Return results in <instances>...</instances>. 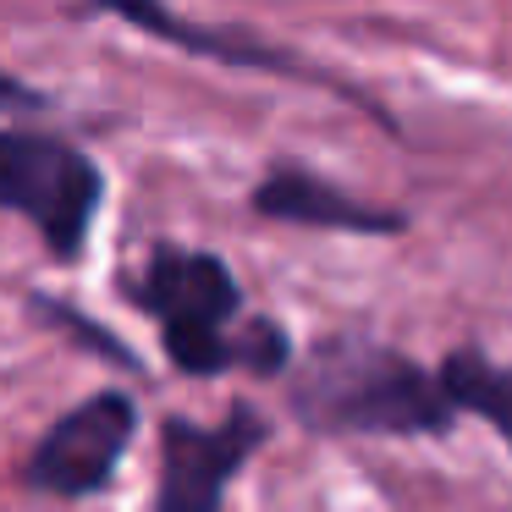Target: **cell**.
Listing matches in <instances>:
<instances>
[{
	"label": "cell",
	"instance_id": "obj_1",
	"mask_svg": "<svg viewBox=\"0 0 512 512\" xmlns=\"http://www.w3.org/2000/svg\"><path fill=\"white\" fill-rule=\"evenodd\" d=\"M287 413L325 441H441L463 419L430 364L369 331L314 336L287 369Z\"/></svg>",
	"mask_w": 512,
	"mask_h": 512
},
{
	"label": "cell",
	"instance_id": "obj_2",
	"mask_svg": "<svg viewBox=\"0 0 512 512\" xmlns=\"http://www.w3.org/2000/svg\"><path fill=\"white\" fill-rule=\"evenodd\" d=\"M127 298L160 325L171 369L193 380L237 375V320L243 281L215 248H188L177 237H155L144 248L138 276H127Z\"/></svg>",
	"mask_w": 512,
	"mask_h": 512
},
{
	"label": "cell",
	"instance_id": "obj_3",
	"mask_svg": "<svg viewBox=\"0 0 512 512\" xmlns=\"http://www.w3.org/2000/svg\"><path fill=\"white\" fill-rule=\"evenodd\" d=\"M105 210V166L61 133L0 127V215L39 232L56 265H78Z\"/></svg>",
	"mask_w": 512,
	"mask_h": 512
},
{
	"label": "cell",
	"instance_id": "obj_4",
	"mask_svg": "<svg viewBox=\"0 0 512 512\" xmlns=\"http://www.w3.org/2000/svg\"><path fill=\"white\" fill-rule=\"evenodd\" d=\"M83 12L116 17V23H127L133 34L155 39V45H171V50H182V56L221 61V67H237V72H265V78H281V83L325 89V94H336V100H347L353 111H364L375 127H386V133L402 138V122L386 111V105L369 100L364 89H353L347 78L314 67V61L298 56V50H281V45H270V39H259L254 28H243V23H204V17L177 12L171 0H83Z\"/></svg>",
	"mask_w": 512,
	"mask_h": 512
},
{
	"label": "cell",
	"instance_id": "obj_5",
	"mask_svg": "<svg viewBox=\"0 0 512 512\" xmlns=\"http://www.w3.org/2000/svg\"><path fill=\"white\" fill-rule=\"evenodd\" d=\"M138 441V402L133 391L105 386L89 391L83 402H72L67 413L45 424L34 446L23 457V485L34 496L56 501H89L105 496L122 474V457Z\"/></svg>",
	"mask_w": 512,
	"mask_h": 512
},
{
	"label": "cell",
	"instance_id": "obj_6",
	"mask_svg": "<svg viewBox=\"0 0 512 512\" xmlns=\"http://www.w3.org/2000/svg\"><path fill=\"white\" fill-rule=\"evenodd\" d=\"M276 424L254 402H232L226 419L199 424L188 413L160 419V468L149 512H221L226 490L270 446Z\"/></svg>",
	"mask_w": 512,
	"mask_h": 512
},
{
	"label": "cell",
	"instance_id": "obj_7",
	"mask_svg": "<svg viewBox=\"0 0 512 512\" xmlns=\"http://www.w3.org/2000/svg\"><path fill=\"white\" fill-rule=\"evenodd\" d=\"M248 210L259 221L303 226V232H358V237H402L408 232V210L364 199V193L320 177L303 160H270L265 177L248 188Z\"/></svg>",
	"mask_w": 512,
	"mask_h": 512
},
{
	"label": "cell",
	"instance_id": "obj_8",
	"mask_svg": "<svg viewBox=\"0 0 512 512\" xmlns=\"http://www.w3.org/2000/svg\"><path fill=\"white\" fill-rule=\"evenodd\" d=\"M446 397L463 419H479L512 452V358H490L479 342H463L435 364Z\"/></svg>",
	"mask_w": 512,
	"mask_h": 512
},
{
	"label": "cell",
	"instance_id": "obj_9",
	"mask_svg": "<svg viewBox=\"0 0 512 512\" xmlns=\"http://www.w3.org/2000/svg\"><path fill=\"white\" fill-rule=\"evenodd\" d=\"M34 309H39V314H50V320H56L61 331H67V336H78L83 347H100L105 358H122L127 369H144V364H138V358H133V353H127V347H122V342H116V336H105L100 325H94V320H89V314H83V309H72V303H61V298H50V292H39V298H34Z\"/></svg>",
	"mask_w": 512,
	"mask_h": 512
},
{
	"label": "cell",
	"instance_id": "obj_10",
	"mask_svg": "<svg viewBox=\"0 0 512 512\" xmlns=\"http://www.w3.org/2000/svg\"><path fill=\"white\" fill-rule=\"evenodd\" d=\"M39 111H56V94L34 89V83L12 78L0 67V116H39Z\"/></svg>",
	"mask_w": 512,
	"mask_h": 512
}]
</instances>
